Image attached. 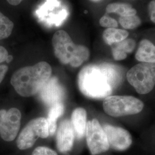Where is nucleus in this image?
Returning <instances> with one entry per match:
<instances>
[{
	"instance_id": "26",
	"label": "nucleus",
	"mask_w": 155,
	"mask_h": 155,
	"mask_svg": "<svg viewBox=\"0 0 155 155\" xmlns=\"http://www.w3.org/2000/svg\"><path fill=\"white\" fill-rule=\"evenodd\" d=\"M12 60H13V56L12 55H9L8 56L6 61L7 63H10L11 61H12Z\"/></svg>"
},
{
	"instance_id": "10",
	"label": "nucleus",
	"mask_w": 155,
	"mask_h": 155,
	"mask_svg": "<svg viewBox=\"0 0 155 155\" xmlns=\"http://www.w3.org/2000/svg\"><path fill=\"white\" fill-rule=\"evenodd\" d=\"M109 147L113 150L124 151L127 150L132 143L130 133L122 127L106 124L103 126Z\"/></svg>"
},
{
	"instance_id": "3",
	"label": "nucleus",
	"mask_w": 155,
	"mask_h": 155,
	"mask_svg": "<svg viewBox=\"0 0 155 155\" xmlns=\"http://www.w3.org/2000/svg\"><path fill=\"white\" fill-rule=\"evenodd\" d=\"M52 45L55 55L63 64L78 67L90 57L89 48L74 44L68 33L64 30H59L54 33Z\"/></svg>"
},
{
	"instance_id": "15",
	"label": "nucleus",
	"mask_w": 155,
	"mask_h": 155,
	"mask_svg": "<svg viewBox=\"0 0 155 155\" xmlns=\"http://www.w3.org/2000/svg\"><path fill=\"white\" fill-rule=\"evenodd\" d=\"M129 33L118 28H107L103 32V39L107 45H112L127 39Z\"/></svg>"
},
{
	"instance_id": "8",
	"label": "nucleus",
	"mask_w": 155,
	"mask_h": 155,
	"mask_svg": "<svg viewBox=\"0 0 155 155\" xmlns=\"http://www.w3.org/2000/svg\"><path fill=\"white\" fill-rule=\"evenodd\" d=\"M21 114L18 109L13 107L0 110V136L5 141L16 139L21 125Z\"/></svg>"
},
{
	"instance_id": "11",
	"label": "nucleus",
	"mask_w": 155,
	"mask_h": 155,
	"mask_svg": "<svg viewBox=\"0 0 155 155\" xmlns=\"http://www.w3.org/2000/svg\"><path fill=\"white\" fill-rule=\"evenodd\" d=\"M75 134L71 121L65 119L61 122L56 134V147L59 152L65 153L72 149Z\"/></svg>"
},
{
	"instance_id": "1",
	"label": "nucleus",
	"mask_w": 155,
	"mask_h": 155,
	"mask_svg": "<svg viewBox=\"0 0 155 155\" xmlns=\"http://www.w3.org/2000/svg\"><path fill=\"white\" fill-rule=\"evenodd\" d=\"M122 67L104 63L84 67L80 71L78 83L80 91L85 96L102 99L110 96L124 79Z\"/></svg>"
},
{
	"instance_id": "21",
	"label": "nucleus",
	"mask_w": 155,
	"mask_h": 155,
	"mask_svg": "<svg viewBox=\"0 0 155 155\" xmlns=\"http://www.w3.org/2000/svg\"><path fill=\"white\" fill-rule=\"evenodd\" d=\"M31 155H58L55 150L47 147L40 146L33 150Z\"/></svg>"
},
{
	"instance_id": "18",
	"label": "nucleus",
	"mask_w": 155,
	"mask_h": 155,
	"mask_svg": "<svg viewBox=\"0 0 155 155\" xmlns=\"http://www.w3.org/2000/svg\"><path fill=\"white\" fill-rule=\"evenodd\" d=\"M14 24L0 12V40L8 38L11 35Z\"/></svg>"
},
{
	"instance_id": "25",
	"label": "nucleus",
	"mask_w": 155,
	"mask_h": 155,
	"mask_svg": "<svg viewBox=\"0 0 155 155\" xmlns=\"http://www.w3.org/2000/svg\"><path fill=\"white\" fill-rule=\"evenodd\" d=\"M6 1L12 5L16 6L19 5L23 0H6Z\"/></svg>"
},
{
	"instance_id": "9",
	"label": "nucleus",
	"mask_w": 155,
	"mask_h": 155,
	"mask_svg": "<svg viewBox=\"0 0 155 155\" xmlns=\"http://www.w3.org/2000/svg\"><path fill=\"white\" fill-rule=\"evenodd\" d=\"M39 97L45 105L51 107L62 103L65 98L66 91L58 78L51 77L39 92Z\"/></svg>"
},
{
	"instance_id": "14",
	"label": "nucleus",
	"mask_w": 155,
	"mask_h": 155,
	"mask_svg": "<svg viewBox=\"0 0 155 155\" xmlns=\"http://www.w3.org/2000/svg\"><path fill=\"white\" fill-rule=\"evenodd\" d=\"M111 52L116 61H122L127 58V54L132 52L136 47V41L132 39H126L111 45Z\"/></svg>"
},
{
	"instance_id": "19",
	"label": "nucleus",
	"mask_w": 155,
	"mask_h": 155,
	"mask_svg": "<svg viewBox=\"0 0 155 155\" xmlns=\"http://www.w3.org/2000/svg\"><path fill=\"white\" fill-rule=\"evenodd\" d=\"M119 22L122 27L127 29H133L141 24V21L136 15L130 16L120 17Z\"/></svg>"
},
{
	"instance_id": "7",
	"label": "nucleus",
	"mask_w": 155,
	"mask_h": 155,
	"mask_svg": "<svg viewBox=\"0 0 155 155\" xmlns=\"http://www.w3.org/2000/svg\"><path fill=\"white\" fill-rule=\"evenodd\" d=\"M85 134L87 144L91 155L100 154L109 150L106 134L97 119L87 122Z\"/></svg>"
},
{
	"instance_id": "5",
	"label": "nucleus",
	"mask_w": 155,
	"mask_h": 155,
	"mask_svg": "<svg viewBox=\"0 0 155 155\" xmlns=\"http://www.w3.org/2000/svg\"><path fill=\"white\" fill-rule=\"evenodd\" d=\"M127 78L138 93L148 94L155 86V63L137 64L127 71Z\"/></svg>"
},
{
	"instance_id": "22",
	"label": "nucleus",
	"mask_w": 155,
	"mask_h": 155,
	"mask_svg": "<svg viewBox=\"0 0 155 155\" xmlns=\"http://www.w3.org/2000/svg\"><path fill=\"white\" fill-rule=\"evenodd\" d=\"M148 12L151 21L155 23V0L150 2L148 5Z\"/></svg>"
},
{
	"instance_id": "27",
	"label": "nucleus",
	"mask_w": 155,
	"mask_h": 155,
	"mask_svg": "<svg viewBox=\"0 0 155 155\" xmlns=\"http://www.w3.org/2000/svg\"><path fill=\"white\" fill-rule=\"evenodd\" d=\"M91 1H93V2H98V1H101V0H91Z\"/></svg>"
},
{
	"instance_id": "16",
	"label": "nucleus",
	"mask_w": 155,
	"mask_h": 155,
	"mask_svg": "<svg viewBox=\"0 0 155 155\" xmlns=\"http://www.w3.org/2000/svg\"><path fill=\"white\" fill-rule=\"evenodd\" d=\"M64 110V107L62 103L56 104L50 107L47 118L48 123L50 135H53L57 129V119L61 116Z\"/></svg>"
},
{
	"instance_id": "12",
	"label": "nucleus",
	"mask_w": 155,
	"mask_h": 155,
	"mask_svg": "<svg viewBox=\"0 0 155 155\" xmlns=\"http://www.w3.org/2000/svg\"><path fill=\"white\" fill-rule=\"evenodd\" d=\"M71 123L78 139L83 138L86 133L87 113L82 107H78L72 111Z\"/></svg>"
},
{
	"instance_id": "2",
	"label": "nucleus",
	"mask_w": 155,
	"mask_h": 155,
	"mask_svg": "<svg viewBox=\"0 0 155 155\" xmlns=\"http://www.w3.org/2000/svg\"><path fill=\"white\" fill-rule=\"evenodd\" d=\"M52 74V68L45 61L22 67L13 74L11 83L20 95L28 97L39 93Z\"/></svg>"
},
{
	"instance_id": "20",
	"label": "nucleus",
	"mask_w": 155,
	"mask_h": 155,
	"mask_svg": "<svg viewBox=\"0 0 155 155\" xmlns=\"http://www.w3.org/2000/svg\"><path fill=\"white\" fill-rule=\"evenodd\" d=\"M100 25L107 28H116L118 27V22L110 17L104 15L100 20Z\"/></svg>"
},
{
	"instance_id": "6",
	"label": "nucleus",
	"mask_w": 155,
	"mask_h": 155,
	"mask_svg": "<svg viewBox=\"0 0 155 155\" xmlns=\"http://www.w3.org/2000/svg\"><path fill=\"white\" fill-rule=\"evenodd\" d=\"M49 136L47 118L38 117L30 121L24 127L17 140V146L19 150H27L33 146L39 137L45 139Z\"/></svg>"
},
{
	"instance_id": "17",
	"label": "nucleus",
	"mask_w": 155,
	"mask_h": 155,
	"mask_svg": "<svg viewBox=\"0 0 155 155\" xmlns=\"http://www.w3.org/2000/svg\"><path fill=\"white\" fill-rule=\"evenodd\" d=\"M107 13H114L120 17L130 16L136 15L137 11L129 4L116 2L109 4L106 8Z\"/></svg>"
},
{
	"instance_id": "13",
	"label": "nucleus",
	"mask_w": 155,
	"mask_h": 155,
	"mask_svg": "<svg viewBox=\"0 0 155 155\" xmlns=\"http://www.w3.org/2000/svg\"><path fill=\"white\" fill-rule=\"evenodd\" d=\"M135 58L141 62L155 63V45L148 40H141Z\"/></svg>"
},
{
	"instance_id": "4",
	"label": "nucleus",
	"mask_w": 155,
	"mask_h": 155,
	"mask_svg": "<svg viewBox=\"0 0 155 155\" xmlns=\"http://www.w3.org/2000/svg\"><path fill=\"white\" fill-rule=\"evenodd\" d=\"M103 108L107 114L119 117L138 114L143 110L144 104L132 96L114 95L105 98Z\"/></svg>"
},
{
	"instance_id": "24",
	"label": "nucleus",
	"mask_w": 155,
	"mask_h": 155,
	"mask_svg": "<svg viewBox=\"0 0 155 155\" xmlns=\"http://www.w3.org/2000/svg\"><path fill=\"white\" fill-rule=\"evenodd\" d=\"M8 70V67L5 64H0V84L3 81L6 74Z\"/></svg>"
},
{
	"instance_id": "23",
	"label": "nucleus",
	"mask_w": 155,
	"mask_h": 155,
	"mask_svg": "<svg viewBox=\"0 0 155 155\" xmlns=\"http://www.w3.org/2000/svg\"><path fill=\"white\" fill-rule=\"evenodd\" d=\"M8 56L9 54L7 50L4 47L0 46V63L5 61Z\"/></svg>"
}]
</instances>
